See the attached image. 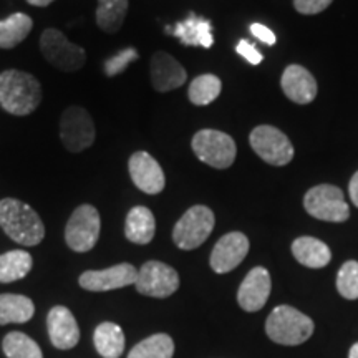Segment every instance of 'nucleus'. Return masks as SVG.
I'll use <instances>...</instances> for the list:
<instances>
[{
    "label": "nucleus",
    "instance_id": "dca6fc26",
    "mask_svg": "<svg viewBox=\"0 0 358 358\" xmlns=\"http://www.w3.org/2000/svg\"><path fill=\"white\" fill-rule=\"evenodd\" d=\"M187 73L176 58L166 52H156L151 58V82L156 92L166 93L186 83Z\"/></svg>",
    "mask_w": 358,
    "mask_h": 358
},
{
    "label": "nucleus",
    "instance_id": "7c9ffc66",
    "mask_svg": "<svg viewBox=\"0 0 358 358\" xmlns=\"http://www.w3.org/2000/svg\"><path fill=\"white\" fill-rule=\"evenodd\" d=\"M136 60H138L136 48L133 47L123 48V50L115 53V55L106 58L105 64H103V71H105L106 77H116V75L123 73V71Z\"/></svg>",
    "mask_w": 358,
    "mask_h": 358
},
{
    "label": "nucleus",
    "instance_id": "1a4fd4ad",
    "mask_svg": "<svg viewBox=\"0 0 358 358\" xmlns=\"http://www.w3.org/2000/svg\"><path fill=\"white\" fill-rule=\"evenodd\" d=\"M249 143L259 158L272 166H285L294 158L292 143L279 128L261 124L252 129Z\"/></svg>",
    "mask_w": 358,
    "mask_h": 358
},
{
    "label": "nucleus",
    "instance_id": "aec40b11",
    "mask_svg": "<svg viewBox=\"0 0 358 358\" xmlns=\"http://www.w3.org/2000/svg\"><path fill=\"white\" fill-rule=\"evenodd\" d=\"M156 232V221L153 213L145 206H136L128 213L124 222V236L133 244H150Z\"/></svg>",
    "mask_w": 358,
    "mask_h": 358
},
{
    "label": "nucleus",
    "instance_id": "4468645a",
    "mask_svg": "<svg viewBox=\"0 0 358 358\" xmlns=\"http://www.w3.org/2000/svg\"><path fill=\"white\" fill-rule=\"evenodd\" d=\"M249 252V239L243 232H229L222 236L211 252V268L217 274L234 271Z\"/></svg>",
    "mask_w": 358,
    "mask_h": 358
},
{
    "label": "nucleus",
    "instance_id": "20e7f679",
    "mask_svg": "<svg viewBox=\"0 0 358 358\" xmlns=\"http://www.w3.org/2000/svg\"><path fill=\"white\" fill-rule=\"evenodd\" d=\"M191 146L199 161L216 169L231 168L237 155L234 140L217 129H201L192 138Z\"/></svg>",
    "mask_w": 358,
    "mask_h": 358
},
{
    "label": "nucleus",
    "instance_id": "f704fd0d",
    "mask_svg": "<svg viewBox=\"0 0 358 358\" xmlns=\"http://www.w3.org/2000/svg\"><path fill=\"white\" fill-rule=\"evenodd\" d=\"M348 192H350L352 203L358 208V171L353 174V178L350 179V185H348Z\"/></svg>",
    "mask_w": 358,
    "mask_h": 358
},
{
    "label": "nucleus",
    "instance_id": "c756f323",
    "mask_svg": "<svg viewBox=\"0 0 358 358\" xmlns=\"http://www.w3.org/2000/svg\"><path fill=\"white\" fill-rule=\"evenodd\" d=\"M337 289L342 297L348 301L358 299V262L348 261L340 267L337 274Z\"/></svg>",
    "mask_w": 358,
    "mask_h": 358
},
{
    "label": "nucleus",
    "instance_id": "2eb2a0df",
    "mask_svg": "<svg viewBox=\"0 0 358 358\" xmlns=\"http://www.w3.org/2000/svg\"><path fill=\"white\" fill-rule=\"evenodd\" d=\"M271 274L267 268L254 267L237 290V302L245 312H257L266 306L271 295Z\"/></svg>",
    "mask_w": 358,
    "mask_h": 358
},
{
    "label": "nucleus",
    "instance_id": "5701e85b",
    "mask_svg": "<svg viewBox=\"0 0 358 358\" xmlns=\"http://www.w3.org/2000/svg\"><path fill=\"white\" fill-rule=\"evenodd\" d=\"M93 343L103 358H120L124 352V334L122 327L103 322L93 334Z\"/></svg>",
    "mask_w": 358,
    "mask_h": 358
},
{
    "label": "nucleus",
    "instance_id": "f257e3e1",
    "mask_svg": "<svg viewBox=\"0 0 358 358\" xmlns=\"http://www.w3.org/2000/svg\"><path fill=\"white\" fill-rule=\"evenodd\" d=\"M42 101V88L34 75L20 70L0 73V106L15 116L32 115Z\"/></svg>",
    "mask_w": 358,
    "mask_h": 358
},
{
    "label": "nucleus",
    "instance_id": "9d476101",
    "mask_svg": "<svg viewBox=\"0 0 358 358\" xmlns=\"http://www.w3.org/2000/svg\"><path fill=\"white\" fill-rule=\"evenodd\" d=\"M60 140L70 153H80L95 143L92 115L82 106H69L60 118Z\"/></svg>",
    "mask_w": 358,
    "mask_h": 358
},
{
    "label": "nucleus",
    "instance_id": "e433bc0d",
    "mask_svg": "<svg viewBox=\"0 0 358 358\" xmlns=\"http://www.w3.org/2000/svg\"><path fill=\"white\" fill-rule=\"evenodd\" d=\"M348 358H358V343H355V345H353V347L350 348V353H348Z\"/></svg>",
    "mask_w": 358,
    "mask_h": 358
},
{
    "label": "nucleus",
    "instance_id": "cd10ccee",
    "mask_svg": "<svg viewBox=\"0 0 358 358\" xmlns=\"http://www.w3.org/2000/svg\"><path fill=\"white\" fill-rule=\"evenodd\" d=\"M174 342L166 334H156L131 348L128 358H173Z\"/></svg>",
    "mask_w": 358,
    "mask_h": 358
},
{
    "label": "nucleus",
    "instance_id": "a878e982",
    "mask_svg": "<svg viewBox=\"0 0 358 358\" xmlns=\"http://www.w3.org/2000/svg\"><path fill=\"white\" fill-rule=\"evenodd\" d=\"M128 12V0H98L96 24L103 32L116 34Z\"/></svg>",
    "mask_w": 358,
    "mask_h": 358
},
{
    "label": "nucleus",
    "instance_id": "6e6552de",
    "mask_svg": "<svg viewBox=\"0 0 358 358\" xmlns=\"http://www.w3.org/2000/svg\"><path fill=\"white\" fill-rule=\"evenodd\" d=\"M303 208L312 217L327 222H343L350 217V209L342 189L334 185L312 187L303 198Z\"/></svg>",
    "mask_w": 358,
    "mask_h": 358
},
{
    "label": "nucleus",
    "instance_id": "c85d7f7f",
    "mask_svg": "<svg viewBox=\"0 0 358 358\" xmlns=\"http://www.w3.org/2000/svg\"><path fill=\"white\" fill-rule=\"evenodd\" d=\"M7 358H43L38 343L22 332H10L2 342Z\"/></svg>",
    "mask_w": 358,
    "mask_h": 358
},
{
    "label": "nucleus",
    "instance_id": "393cba45",
    "mask_svg": "<svg viewBox=\"0 0 358 358\" xmlns=\"http://www.w3.org/2000/svg\"><path fill=\"white\" fill-rule=\"evenodd\" d=\"M34 259L27 250H8L0 256V282L10 284L20 280L32 271Z\"/></svg>",
    "mask_w": 358,
    "mask_h": 358
},
{
    "label": "nucleus",
    "instance_id": "f3484780",
    "mask_svg": "<svg viewBox=\"0 0 358 358\" xmlns=\"http://www.w3.org/2000/svg\"><path fill=\"white\" fill-rule=\"evenodd\" d=\"M48 335L52 343L60 350H70L78 343L80 329L73 313L64 306H55L47 317Z\"/></svg>",
    "mask_w": 358,
    "mask_h": 358
},
{
    "label": "nucleus",
    "instance_id": "7ed1b4c3",
    "mask_svg": "<svg viewBox=\"0 0 358 358\" xmlns=\"http://www.w3.org/2000/svg\"><path fill=\"white\" fill-rule=\"evenodd\" d=\"M266 332L272 342L280 345H301L312 337L313 322L297 308L279 306L268 315Z\"/></svg>",
    "mask_w": 358,
    "mask_h": 358
},
{
    "label": "nucleus",
    "instance_id": "2f4dec72",
    "mask_svg": "<svg viewBox=\"0 0 358 358\" xmlns=\"http://www.w3.org/2000/svg\"><path fill=\"white\" fill-rule=\"evenodd\" d=\"M334 0H294V7L299 13L303 15H315L324 12Z\"/></svg>",
    "mask_w": 358,
    "mask_h": 358
},
{
    "label": "nucleus",
    "instance_id": "423d86ee",
    "mask_svg": "<svg viewBox=\"0 0 358 358\" xmlns=\"http://www.w3.org/2000/svg\"><path fill=\"white\" fill-rule=\"evenodd\" d=\"M214 213L208 206H192L173 229V241L179 249L192 250L206 243L214 229Z\"/></svg>",
    "mask_w": 358,
    "mask_h": 358
},
{
    "label": "nucleus",
    "instance_id": "72a5a7b5",
    "mask_svg": "<svg viewBox=\"0 0 358 358\" xmlns=\"http://www.w3.org/2000/svg\"><path fill=\"white\" fill-rule=\"evenodd\" d=\"M250 34H252L254 37L259 38L262 43H266V45H274L275 43L274 32H272L268 27L262 25V24H252V25H250Z\"/></svg>",
    "mask_w": 358,
    "mask_h": 358
},
{
    "label": "nucleus",
    "instance_id": "bb28decb",
    "mask_svg": "<svg viewBox=\"0 0 358 358\" xmlns=\"http://www.w3.org/2000/svg\"><path fill=\"white\" fill-rule=\"evenodd\" d=\"M221 90H222L221 80H219L216 75L206 73V75H199V77L192 80L189 85V90H187V96H189V101L192 105L206 106L221 95Z\"/></svg>",
    "mask_w": 358,
    "mask_h": 358
},
{
    "label": "nucleus",
    "instance_id": "473e14b6",
    "mask_svg": "<svg viewBox=\"0 0 358 358\" xmlns=\"http://www.w3.org/2000/svg\"><path fill=\"white\" fill-rule=\"evenodd\" d=\"M236 52L239 53L241 57H244L250 65H259L262 62L261 52L257 50L256 45H252L250 42H248V40H241V42L237 43Z\"/></svg>",
    "mask_w": 358,
    "mask_h": 358
},
{
    "label": "nucleus",
    "instance_id": "ddd939ff",
    "mask_svg": "<svg viewBox=\"0 0 358 358\" xmlns=\"http://www.w3.org/2000/svg\"><path fill=\"white\" fill-rule=\"evenodd\" d=\"M131 181L138 189L146 194H159L164 189L166 179L159 163L146 151H136L128 161Z\"/></svg>",
    "mask_w": 358,
    "mask_h": 358
},
{
    "label": "nucleus",
    "instance_id": "4be33fe9",
    "mask_svg": "<svg viewBox=\"0 0 358 358\" xmlns=\"http://www.w3.org/2000/svg\"><path fill=\"white\" fill-rule=\"evenodd\" d=\"M35 306L19 294H0V325L25 324L34 317Z\"/></svg>",
    "mask_w": 358,
    "mask_h": 358
},
{
    "label": "nucleus",
    "instance_id": "6ab92c4d",
    "mask_svg": "<svg viewBox=\"0 0 358 358\" xmlns=\"http://www.w3.org/2000/svg\"><path fill=\"white\" fill-rule=\"evenodd\" d=\"M166 32L179 38V42L187 47L211 48L214 43L213 24L204 17L189 13V17L173 27H166Z\"/></svg>",
    "mask_w": 358,
    "mask_h": 358
},
{
    "label": "nucleus",
    "instance_id": "0eeeda50",
    "mask_svg": "<svg viewBox=\"0 0 358 358\" xmlns=\"http://www.w3.org/2000/svg\"><path fill=\"white\" fill-rule=\"evenodd\" d=\"M100 231V213L92 204H82L69 219L65 227V241L75 252H88L98 243Z\"/></svg>",
    "mask_w": 358,
    "mask_h": 358
},
{
    "label": "nucleus",
    "instance_id": "f8f14e48",
    "mask_svg": "<svg viewBox=\"0 0 358 358\" xmlns=\"http://www.w3.org/2000/svg\"><path fill=\"white\" fill-rule=\"evenodd\" d=\"M138 271L131 264H118L105 271H87L80 275V285L90 292H106V290L123 289L136 282Z\"/></svg>",
    "mask_w": 358,
    "mask_h": 358
},
{
    "label": "nucleus",
    "instance_id": "9b49d317",
    "mask_svg": "<svg viewBox=\"0 0 358 358\" xmlns=\"http://www.w3.org/2000/svg\"><path fill=\"white\" fill-rule=\"evenodd\" d=\"M134 287L143 295L156 299L169 297L179 287V275L171 266L159 261H148L138 271Z\"/></svg>",
    "mask_w": 358,
    "mask_h": 358
},
{
    "label": "nucleus",
    "instance_id": "a211bd4d",
    "mask_svg": "<svg viewBox=\"0 0 358 358\" xmlns=\"http://www.w3.org/2000/svg\"><path fill=\"white\" fill-rule=\"evenodd\" d=\"M285 96L299 105H308L317 96V82L312 73L301 65H289L280 80Z\"/></svg>",
    "mask_w": 358,
    "mask_h": 358
},
{
    "label": "nucleus",
    "instance_id": "f03ea898",
    "mask_svg": "<svg viewBox=\"0 0 358 358\" xmlns=\"http://www.w3.org/2000/svg\"><path fill=\"white\" fill-rule=\"evenodd\" d=\"M0 227L17 244L32 248L45 237V226L37 213L19 199L6 198L0 201Z\"/></svg>",
    "mask_w": 358,
    "mask_h": 358
},
{
    "label": "nucleus",
    "instance_id": "b1692460",
    "mask_svg": "<svg viewBox=\"0 0 358 358\" xmlns=\"http://www.w3.org/2000/svg\"><path fill=\"white\" fill-rule=\"evenodd\" d=\"M34 29V20L27 13H12L7 19L0 20V48H13L24 42Z\"/></svg>",
    "mask_w": 358,
    "mask_h": 358
},
{
    "label": "nucleus",
    "instance_id": "39448f33",
    "mask_svg": "<svg viewBox=\"0 0 358 358\" xmlns=\"http://www.w3.org/2000/svg\"><path fill=\"white\" fill-rule=\"evenodd\" d=\"M40 50L48 64L66 73L78 71L87 64V53L83 48L71 43L65 34L57 29L43 30L40 37Z\"/></svg>",
    "mask_w": 358,
    "mask_h": 358
},
{
    "label": "nucleus",
    "instance_id": "412c9836",
    "mask_svg": "<svg viewBox=\"0 0 358 358\" xmlns=\"http://www.w3.org/2000/svg\"><path fill=\"white\" fill-rule=\"evenodd\" d=\"M292 254L302 266L310 268H320L325 267L327 264L332 259V252H330L329 245L322 241L315 239V237H299L292 243Z\"/></svg>",
    "mask_w": 358,
    "mask_h": 358
},
{
    "label": "nucleus",
    "instance_id": "c9c22d12",
    "mask_svg": "<svg viewBox=\"0 0 358 358\" xmlns=\"http://www.w3.org/2000/svg\"><path fill=\"white\" fill-rule=\"evenodd\" d=\"M27 2L34 7H48L53 0H27Z\"/></svg>",
    "mask_w": 358,
    "mask_h": 358
}]
</instances>
